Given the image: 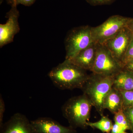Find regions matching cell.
<instances>
[{
    "mask_svg": "<svg viewBox=\"0 0 133 133\" xmlns=\"http://www.w3.org/2000/svg\"><path fill=\"white\" fill-rule=\"evenodd\" d=\"M55 86L61 90L82 89L90 75L69 59L54 67L48 74Z\"/></svg>",
    "mask_w": 133,
    "mask_h": 133,
    "instance_id": "6da1fadb",
    "label": "cell"
},
{
    "mask_svg": "<svg viewBox=\"0 0 133 133\" xmlns=\"http://www.w3.org/2000/svg\"><path fill=\"white\" fill-rule=\"evenodd\" d=\"M92 106L90 100L83 94L69 99L63 105L62 111L69 126L75 129H85L88 126Z\"/></svg>",
    "mask_w": 133,
    "mask_h": 133,
    "instance_id": "7a4b0ae2",
    "label": "cell"
},
{
    "mask_svg": "<svg viewBox=\"0 0 133 133\" xmlns=\"http://www.w3.org/2000/svg\"><path fill=\"white\" fill-rule=\"evenodd\" d=\"M114 76L92 74L81 90L101 116L104 115V101L113 86Z\"/></svg>",
    "mask_w": 133,
    "mask_h": 133,
    "instance_id": "3957f363",
    "label": "cell"
},
{
    "mask_svg": "<svg viewBox=\"0 0 133 133\" xmlns=\"http://www.w3.org/2000/svg\"><path fill=\"white\" fill-rule=\"evenodd\" d=\"M91 27L84 26L76 27L67 33L64 41L65 59H71L93 42Z\"/></svg>",
    "mask_w": 133,
    "mask_h": 133,
    "instance_id": "277c9868",
    "label": "cell"
},
{
    "mask_svg": "<svg viewBox=\"0 0 133 133\" xmlns=\"http://www.w3.org/2000/svg\"><path fill=\"white\" fill-rule=\"evenodd\" d=\"M131 19L130 17L116 15L110 17L99 26L91 27L93 42L98 44H104L122 29L127 27Z\"/></svg>",
    "mask_w": 133,
    "mask_h": 133,
    "instance_id": "5b68a950",
    "label": "cell"
},
{
    "mask_svg": "<svg viewBox=\"0 0 133 133\" xmlns=\"http://www.w3.org/2000/svg\"><path fill=\"white\" fill-rule=\"evenodd\" d=\"M123 69L121 62L113 56L105 45L98 44L95 62L91 70L92 73L114 76Z\"/></svg>",
    "mask_w": 133,
    "mask_h": 133,
    "instance_id": "8992f818",
    "label": "cell"
},
{
    "mask_svg": "<svg viewBox=\"0 0 133 133\" xmlns=\"http://www.w3.org/2000/svg\"><path fill=\"white\" fill-rule=\"evenodd\" d=\"M133 37V33L127 26L102 45H105L113 56L121 63Z\"/></svg>",
    "mask_w": 133,
    "mask_h": 133,
    "instance_id": "52a82bcc",
    "label": "cell"
},
{
    "mask_svg": "<svg viewBox=\"0 0 133 133\" xmlns=\"http://www.w3.org/2000/svg\"><path fill=\"white\" fill-rule=\"evenodd\" d=\"M19 16L20 13L17 6L11 7V9L7 13L6 22L5 24H0L1 48L12 42L15 35L20 31L18 22Z\"/></svg>",
    "mask_w": 133,
    "mask_h": 133,
    "instance_id": "ba28073f",
    "label": "cell"
},
{
    "mask_svg": "<svg viewBox=\"0 0 133 133\" xmlns=\"http://www.w3.org/2000/svg\"><path fill=\"white\" fill-rule=\"evenodd\" d=\"M30 124L33 133H77L75 129L62 125L50 118H38Z\"/></svg>",
    "mask_w": 133,
    "mask_h": 133,
    "instance_id": "9c48e42d",
    "label": "cell"
},
{
    "mask_svg": "<svg viewBox=\"0 0 133 133\" xmlns=\"http://www.w3.org/2000/svg\"><path fill=\"white\" fill-rule=\"evenodd\" d=\"M0 128L1 133H33L30 121L19 113L14 114Z\"/></svg>",
    "mask_w": 133,
    "mask_h": 133,
    "instance_id": "30bf717a",
    "label": "cell"
},
{
    "mask_svg": "<svg viewBox=\"0 0 133 133\" xmlns=\"http://www.w3.org/2000/svg\"><path fill=\"white\" fill-rule=\"evenodd\" d=\"M98 45V44L93 42L87 48L69 60L81 69L91 71L95 62Z\"/></svg>",
    "mask_w": 133,
    "mask_h": 133,
    "instance_id": "8fae6325",
    "label": "cell"
},
{
    "mask_svg": "<svg viewBox=\"0 0 133 133\" xmlns=\"http://www.w3.org/2000/svg\"><path fill=\"white\" fill-rule=\"evenodd\" d=\"M103 108L104 109H108L114 114L123 109V98L119 90L113 87L105 98Z\"/></svg>",
    "mask_w": 133,
    "mask_h": 133,
    "instance_id": "7c38bea8",
    "label": "cell"
},
{
    "mask_svg": "<svg viewBox=\"0 0 133 133\" xmlns=\"http://www.w3.org/2000/svg\"><path fill=\"white\" fill-rule=\"evenodd\" d=\"M113 87L118 90H133V73L123 69L114 76Z\"/></svg>",
    "mask_w": 133,
    "mask_h": 133,
    "instance_id": "4fadbf2b",
    "label": "cell"
},
{
    "mask_svg": "<svg viewBox=\"0 0 133 133\" xmlns=\"http://www.w3.org/2000/svg\"><path fill=\"white\" fill-rule=\"evenodd\" d=\"M101 116V119L99 121L95 122H88V126L98 129L103 133H111L113 125L112 121L107 116L104 115Z\"/></svg>",
    "mask_w": 133,
    "mask_h": 133,
    "instance_id": "5bb4252c",
    "label": "cell"
},
{
    "mask_svg": "<svg viewBox=\"0 0 133 133\" xmlns=\"http://www.w3.org/2000/svg\"><path fill=\"white\" fill-rule=\"evenodd\" d=\"M114 120L115 123L118 124L125 131L131 130L128 121L122 109L115 114Z\"/></svg>",
    "mask_w": 133,
    "mask_h": 133,
    "instance_id": "9a60e30c",
    "label": "cell"
},
{
    "mask_svg": "<svg viewBox=\"0 0 133 133\" xmlns=\"http://www.w3.org/2000/svg\"><path fill=\"white\" fill-rule=\"evenodd\" d=\"M119 90L123 98V108L127 107L133 108V90Z\"/></svg>",
    "mask_w": 133,
    "mask_h": 133,
    "instance_id": "2e32d148",
    "label": "cell"
},
{
    "mask_svg": "<svg viewBox=\"0 0 133 133\" xmlns=\"http://www.w3.org/2000/svg\"><path fill=\"white\" fill-rule=\"evenodd\" d=\"M133 59V37L124 57L122 60L121 63L123 66Z\"/></svg>",
    "mask_w": 133,
    "mask_h": 133,
    "instance_id": "e0dca14e",
    "label": "cell"
},
{
    "mask_svg": "<svg viewBox=\"0 0 133 133\" xmlns=\"http://www.w3.org/2000/svg\"><path fill=\"white\" fill-rule=\"evenodd\" d=\"M36 0H6L8 5L11 7L17 6L19 4H21L26 6H30L35 2Z\"/></svg>",
    "mask_w": 133,
    "mask_h": 133,
    "instance_id": "ac0fdd59",
    "label": "cell"
},
{
    "mask_svg": "<svg viewBox=\"0 0 133 133\" xmlns=\"http://www.w3.org/2000/svg\"><path fill=\"white\" fill-rule=\"evenodd\" d=\"M122 110L128 121L131 131L133 132V108H124Z\"/></svg>",
    "mask_w": 133,
    "mask_h": 133,
    "instance_id": "d6986e66",
    "label": "cell"
},
{
    "mask_svg": "<svg viewBox=\"0 0 133 133\" xmlns=\"http://www.w3.org/2000/svg\"><path fill=\"white\" fill-rule=\"evenodd\" d=\"M90 5L97 6L104 5H109L115 1V0H85Z\"/></svg>",
    "mask_w": 133,
    "mask_h": 133,
    "instance_id": "ffe728a7",
    "label": "cell"
},
{
    "mask_svg": "<svg viewBox=\"0 0 133 133\" xmlns=\"http://www.w3.org/2000/svg\"><path fill=\"white\" fill-rule=\"evenodd\" d=\"M5 106L4 100L2 95L0 96V127L3 124V118L4 114L5 112Z\"/></svg>",
    "mask_w": 133,
    "mask_h": 133,
    "instance_id": "44dd1931",
    "label": "cell"
},
{
    "mask_svg": "<svg viewBox=\"0 0 133 133\" xmlns=\"http://www.w3.org/2000/svg\"><path fill=\"white\" fill-rule=\"evenodd\" d=\"M111 133H128L126 131L118 124H113L112 128L111 131Z\"/></svg>",
    "mask_w": 133,
    "mask_h": 133,
    "instance_id": "7402d4cb",
    "label": "cell"
},
{
    "mask_svg": "<svg viewBox=\"0 0 133 133\" xmlns=\"http://www.w3.org/2000/svg\"><path fill=\"white\" fill-rule=\"evenodd\" d=\"M124 69L133 73V59L124 66Z\"/></svg>",
    "mask_w": 133,
    "mask_h": 133,
    "instance_id": "603a6c76",
    "label": "cell"
},
{
    "mask_svg": "<svg viewBox=\"0 0 133 133\" xmlns=\"http://www.w3.org/2000/svg\"><path fill=\"white\" fill-rule=\"evenodd\" d=\"M128 28L132 31L133 34V18H131L127 26Z\"/></svg>",
    "mask_w": 133,
    "mask_h": 133,
    "instance_id": "cb8c5ba5",
    "label": "cell"
},
{
    "mask_svg": "<svg viewBox=\"0 0 133 133\" xmlns=\"http://www.w3.org/2000/svg\"><path fill=\"white\" fill-rule=\"evenodd\" d=\"M3 1V0H0V3H1V4L2 3Z\"/></svg>",
    "mask_w": 133,
    "mask_h": 133,
    "instance_id": "d4e9b609",
    "label": "cell"
},
{
    "mask_svg": "<svg viewBox=\"0 0 133 133\" xmlns=\"http://www.w3.org/2000/svg\"><path fill=\"white\" fill-rule=\"evenodd\" d=\"M133 133V132H132V133Z\"/></svg>",
    "mask_w": 133,
    "mask_h": 133,
    "instance_id": "484cf974",
    "label": "cell"
}]
</instances>
